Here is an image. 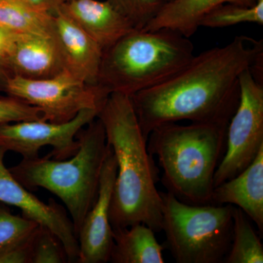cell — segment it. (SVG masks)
<instances>
[{
	"label": "cell",
	"mask_w": 263,
	"mask_h": 263,
	"mask_svg": "<svg viewBox=\"0 0 263 263\" xmlns=\"http://www.w3.org/2000/svg\"><path fill=\"white\" fill-rule=\"evenodd\" d=\"M212 205H234L263 231V148L248 167L216 186Z\"/></svg>",
	"instance_id": "9a60e30c"
},
{
	"label": "cell",
	"mask_w": 263,
	"mask_h": 263,
	"mask_svg": "<svg viewBox=\"0 0 263 263\" xmlns=\"http://www.w3.org/2000/svg\"><path fill=\"white\" fill-rule=\"evenodd\" d=\"M262 148V81L249 69L240 77L239 103L228 124L226 154L214 176V188L240 174Z\"/></svg>",
	"instance_id": "ba28073f"
},
{
	"label": "cell",
	"mask_w": 263,
	"mask_h": 263,
	"mask_svg": "<svg viewBox=\"0 0 263 263\" xmlns=\"http://www.w3.org/2000/svg\"><path fill=\"white\" fill-rule=\"evenodd\" d=\"M224 263H262L263 246L250 219L233 205V238Z\"/></svg>",
	"instance_id": "d6986e66"
},
{
	"label": "cell",
	"mask_w": 263,
	"mask_h": 263,
	"mask_svg": "<svg viewBox=\"0 0 263 263\" xmlns=\"http://www.w3.org/2000/svg\"><path fill=\"white\" fill-rule=\"evenodd\" d=\"M263 46L247 36L195 55L171 79L130 96L146 139L156 127L181 121L227 122L240 100V77L260 72Z\"/></svg>",
	"instance_id": "6da1fadb"
},
{
	"label": "cell",
	"mask_w": 263,
	"mask_h": 263,
	"mask_svg": "<svg viewBox=\"0 0 263 263\" xmlns=\"http://www.w3.org/2000/svg\"><path fill=\"white\" fill-rule=\"evenodd\" d=\"M194 56L193 43L181 33L134 29L103 50L98 84L132 96L171 79Z\"/></svg>",
	"instance_id": "5b68a950"
},
{
	"label": "cell",
	"mask_w": 263,
	"mask_h": 263,
	"mask_svg": "<svg viewBox=\"0 0 263 263\" xmlns=\"http://www.w3.org/2000/svg\"><path fill=\"white\" fill-rule=\"evenodd\" d=\"M2 62L12 76L34 80L53 77L65 69L56 41L49 35H17Z\"/></svg>",
	"instance_id": "4fadbf2b"
},
{
	"label": "cell",
	"mask_w": 263,
	"mask_h": 263,
	"mask_svg": "<svg viewBox=\"0 0 263 263\" xmlns=\"http://www.w3.org/2000/svg\"><path fill=\"white\" fill-rule=\"evenodd\" d=\"M263 25V0L252 6L226 3L209 12L201 19L200 27L222 28L240 24Z\"/></svg>",
	"instance_id": "ffe728a7"
},
{
	"label": "cell",
	"mask_w": 263,
	"mask_h": 263,
	"mask_svg": "<svg viewBox=\"0 0 263 263\" xmlns=\"http://www.w3.org/2000/svg\"><path fill=\"white\" fill-rule=\"evenodd\" d=\"M53 18L24 0H0V27L12 34L52 36Z\"/></svg>",
	"instance_id": "ac0fdd59"
},
{
	"label": "cell",
	"mask_w": 263,
	"mask_h": 263,
	"mask_svg": "<svg viewBox=\"0 0 263 263\" xmlns=\"http://www.w3.org/2000/svg\"><path fill=\"white\" fill-rule=\"evenodd\" d=\"M258 0H172L164 5L144 29H168L190 38L200 28L201 19L226 3L252 6Z\"/></svg>",
	"instance_id": "2e32d148"
},
{
	"label": "cell",
	"mask_w": 263,
	"mask_h": 263,
	"mask_svg": "<svg viewBox=\"0 0 263 263\" xmlns=\"http://www.w3.org/2000/svg\"><path fill=\"white\" fill-rule=\"evenodd\" d=\"M117 173V160L109 146L100 175L98 197L85 216L78 234L79 252L77 262L105 263L110 260L114 238L109 209Z\"/></svg>",
	"instance_id": "8fae6325"
},
{
	"label": "cell",
	"mask_w": 263,
	"mask_h": 263,
	"mask_svg": "<svg viewBox=\"0 0 263 263\" xmlns=\"http://www.w3.org/2000/svg\"><path fill=\"white\" fill-rule=\"evenodd\" d=\"M5 92L41 109L46 121L57 124L72 120L84 109L100 112L110 95L103 86L87 84L66 69L37 80L10 76Z\"/></svg>",
	"instance_id": "52a82bcc"
},
{
	"label": "cell",
	"mask_w": 263,
	"mask_h": 263,
	"mask_svg": "<svg viewBox=\"0 0 263 263\" xmlns=\"http://www.w3.org/2000/svg\"><path fill=\"white\" fill-rule=\"evenodd\" d=\"M34 120L46 121L41 109L15 97L0 96V125Z\"/></svg>",
	"instance_id": "cb8c5ba5"
},
{
	"label": "cell",
	"mask_w": 263,
	"mask_h": 263,
	"mask_svg": "<svg viewBox=\"0 0 263 263\" xmlns=\"http://www.w3.org/2000/svg\"><path fill=\"white\" fill-rule=\"evenodd\" d=\"M29 4L33 5L38 9L47 12L51 15H55L60 11L62 5L67 0H24Z\"/></svg>",
	"instance_id": "484cf974"
},
{
	"label": "cell",
	"mask_w": 263,
	"mask_h": 263,
	"mask_svg": "<svg viewBox=\"0 0 263 263\" xmlns=\"http://www.w3.org/2000/svg\"><path fill=\"white\" fill-rule=\"evenodd\" d=\"M228 124L170 123L151 132L147 148L158 158L167 192L186 203L212 204L214 176L226 154Z\"/></svg>",
	"instance_id": "3957f363"
},
{
	"label": "cell",
	"mask_w": 263,
	"mask_h": 263,
	"mask_svg": "<svg viewBox=\"0 0 263 263\" xmlns=\"http://www.w3.org/2000/svg\"><path fill=\"white\" fill-rule=\"evenodd\" d=\"M79 148L70 158L22 159L10 167L12 176L29 190L43 188L58 197L70 213L76 235L98 197L100 175L109 145L103 123L97 117L76 136Z\"/></svg>",
	"instance_id": "277c9868"
},
{
	"label": "cell",
	"mask_w": 263,
	"mask_h": 263,
	"mask_svg": "<svg viewBox=\"0 0 263 263\" xmlns=\"http://www.w3.org/2000/svg\"><path fill=\"white\" fill-rule=\"evenodd\" d=\"M39 226L23 216L14 215L0 205V256L28 239Z\"/></svg>",
	"instance_id": "44dd1931"
},
{
	"label": "cell",
	"mask_w": 263,
	"mask_h": 263,
	"mask_svg": "<svg viewBox=\"0 0 263 263\" xmlns=\"http://www.w3.org/2000/svg\"><path fill=\"white\" fill-rule=\"evenodd\" d=\"M98 110L84 109L69 122L57 124L48 121H26L0 125V148L20 154L24 159L39 156L43 147L49 146L48 155L57 160L70 158L77 153L79 132L98 117Z\"/></svg>",
	"instance_id": "9c48e42d"
},
{
	"label": "cell",
	"mask_w": 263,
	"mask_h": 263,
	"mask_svg": "<svg viewBox=\"0 0 263 263\" xmlns=\"http://www.w3.org/2000/svg\"><path fill=\"white\" fill-rule=\"evenodd\" d=\"M10 76H12L10 71L5 67L4 63L0 60V91L5 92L7 83Z\"/></svg>",
	"instance_id": "83f0119b"
},
{
	"label": "cell",
	"mask_w": 263,
	"mask_h": 263,
	"mask_svg": "<svg viewBox=\"0 0 263 263\" xmlns=\"http://www.w3.org/2000/svg\"><path fill=\"white\" fill-rule=\"evenodd\" d=\"M136 29L146 27L160 13L166 0H108Z\"/></svg>",
	"instance_id": "603a6c76"
},
{
	"label": "cell",
	"mask_w": 263,
	"mask_h": 263,
	"mask_svg": "<svg viewBox=\"0 0 263 263\" xmlns=\"http://www.w3.org/2000/svg\"><path fill=\"white\" fill-rule=\"evenodd\" d=\"M162 231L177 263L224 262L233 238V205H192L160 192Z\"/></svg>",
	"instance_id": "8992f818"
},
{
	"label": "cell",
	"mask_w": 263,
	"mask_h": 263,
	"mask_svg": "<svg viewBox=\"0 0 263 263\" xmlns=\"http://www.w3.org/2000/svg\"><path fill=\"white\" fill-rule=\"evenodd\" d=\"M52 36L66 70L87 84L98 85L103 52L98 43L61 10L53 15Z\"/></svg>",
	"instance_id": "7c38bea8"
},
{
	"label": "cell",
	"mask_w": 263,
	"mask_h": 263,
	"mask_svg": "<svg viewBox=\"0 0 263 263\" xmlns=\"http://www.w3.org/2000/svg\"><path fill=\"white\" fill-rule=\"evenodd\" d=\"M16 34H12L0 27V60L3 61L8 56L13 47Z\"/></svg>",
	"instance_id": "4316f807"
},
{
	"label": "cell",
	"mask_w": 263,
	"mask_h": 263,
	"mask_svg": "<svg viewBox=\"0 0 263 263\" xmlns=\"http://www.w3.org/2000/svg\"><path fill=\"white\" fill-rule=\"evenodd\" d=\"M114 245L109 262L164 263V247L155 232L146 224H134L113 230Z\"/></svg>",
	"instance_id": "e0dca14e"
},
{
	"label": "cell",
	"mask_w": 263,
	"mask_h": 263,
	"mask_svg": "<svg viewBox=\"0 0 263 263\" xmlns=\"http://www.w3.org/2000/svg\"><path fill=\"white\" fill-rule=\"evenodd\" d=\"M98 118L115 156L117 177L109 209L112 229L146 224L162 231V200L159 169L147 148L130 96L109 95Z\"/></svg>",
	"instance_id": "7a4b0ae2"
},
{
	"label": "cell",
	"mask_w": 263,
	"mask_h": 263,
	"mask_svg": "<svg viewBox=\"0 0 263 263\" xmlns=\"http://www.w3.org/2000/svg\"><path fill=\"white\" fill-rule=\"evenodd\" d=\"M68 262L60 238L45 227L38 226L32 240V263Z\"/></svg>",
	"instance_id": "7402d4cb"
},
{
	"label": "cell",
	"mask_w": 263,
	"mask_h": 263,
	"mask_svg": "<svg viewBox=\"0 0 263 263\" xmlns=\"http://www.w3.org/2000/svg\"><path fill=\"white\" fill-rule=\"evenodd\" d=\"M34 232L28 239L2 254L0 263H32V240Z\"/></svg>",
	"instance_id": "d4e9b609"
},
{
	"label": "cell",
	"mask_w": 263,
	"mask_h": 263,
	"mask_svg": "<svg viewBox=\"0 0 263 263\" xmlns=\"http://www.w3.org/2000/svg\"><path fill=\"white\" fill-rule=\"evenodd\" d=\"M62 12L105 50L136 29L108 0H70L62 5Z\"/></svg>",
	"instance_id": "5bb4252c"
},
{
	"label": "cell",
	"mask_w": 263,
	"mask_h": 263,
	"mask_svg": "<svg viewBox=\"0 0 263 263\" xmlns=\"http://www.w3.org/2000/svg\"><path fill=\"white\" fill-rule=\"evenodd\" d=\"M67 1H70V0H67Z\"/></svg>",
	"instance_id": "f546056e"
},
{
	"label": "cell",
	"mask_w": 263,
	"mask_h": 263,
	"mask_svg": "<svg viewBox=\"0 0 263 263\" xmlns=\"http://www.w3.org/2000/svg\"><path fill=\"white\" fill-rule=\"evenodd\" d=\"M5 153L0 148V203L18 208L24 217L51 230L63 243L68 262H77L79 240L65 209L52 199L45 203L21 184L5 167Z\"/></svg>",
	"instance_id": "30bf717a"
},
{
	"label": "cell",
	"mask_w": 263,
	"mask_h": 263,
	"mask_svg": "<svg viewBox=\"0 0 263 263\" xmlns=\"http://www.w3.org/2000/svg\"><path fill=\"white\" fill-rule=\"evenodd\" d=\"M172 1V0H166V3H167V2Z\"/></svg>",
	"instance_id": "f1b7e54d"
}]
</instances>
